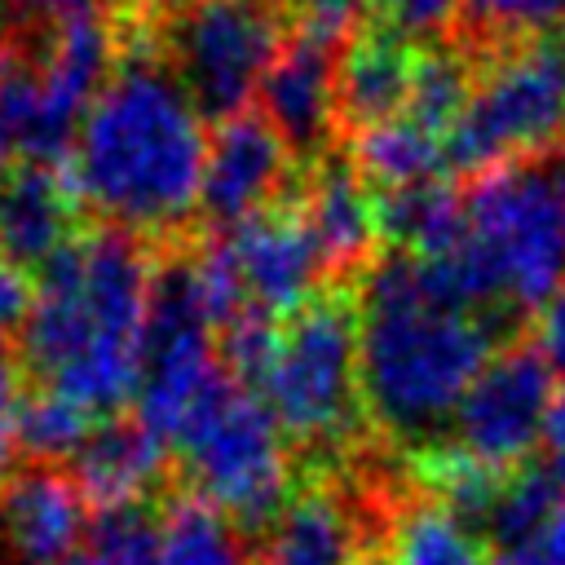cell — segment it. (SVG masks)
<instances>
[{"label": "cell", "instance_id": "6da1fadb", "mask_svg": "<svg viewBox=\"0 0 565 565\" xmlns=\"http://www.w3.org/2000/svg\"><path fill=\"white\" fill-rule=\"evenodd\" d=\"M203 110L163 53L132 49L71 146V190L124 234L177 230L203 194Z\"/></svg>", "mask_w": 565, "mask_h": 565}, {"label": "cell", "instance_id": "7a4b0ae2", "mask_svg": "<svg viewBox=\"0 0 565 565\" xmlns=\"http://www.w3.org/2000/svg\"><path fill=\"white\" fill-rule=\"evenodd\" d=\"M154 265L124 230L71 238L40 265L35 300L22 322V358L88 415H110L141 388L146 318Z\"/></svg>", "mask_w": 565, "mask_h": 565}, {"label": "cell", "instance_id": "3957f363", "mask_svg": "<svg viewBox=\"0 0 565 565\" xmlns=\"http://www.w3.org/2000/svg\"><path fill=\"white\" fill-rule=\"evenodd\" d=\"M490 362V327L450 305L424 256L393 252L362 282L358 371L362 406L393 437H428L455 419Z\"/></svg>", "mask_w": 565, "mask_h": 565}, {"label": "cell", "instance_id": "277c9868", "mask_svg": "<svg viewBox=\"0 0 565 565\" xmlns=\"http://www.w3.org/2000/svg\"><path fill=\"white\" fill-rule=\"evenodd\" d=\"M441 260L468 305L543 309L565 287V146L481 172L463 194V234Z\"/></svg>", "mask_w": 565, "mask_h": 565}, {"label": "cell", "instance_id": "5b68a950", "mask_svg": "<svg viewBox=\"0 0 565 565\" xmlns=\"http://www.w3.org/2000/svg\"><path fill=\"white\" fill-rule=\"evenodd\" d=\"M177 450L194 494L221 508L230 521L265 525L287 508V433L278 428L269 406L234 375H221V384L203 397V406L177 437Z\"/></svg>", "mask_w": 565, "mask_h": 565}, {"label": "cell", "instance_id": "8992f818", "mask_svg": "<svg viewBox=\"0 0 565 565\" xmlns=\"http://www.w3.org/2000/svg\"><path fill=\"white\" fill-rule=\"evenodd\" d=\"M260 402L287 433V441L327 450L340 446L362 406L358 371V318L344 300L327 296L291 313L274 362L260 375Z\"/></svg>", "mask_w": 565, "mask_h": 565}, {"label": "cell", "instance_id": "52a82bcc", "mask_svg": "<svg viewBox=\"0 0 565 565\" xmlns=\"http://www.w3.org/2000/svg\"><path fill=\"white\" fill-rule=\"evenodd\" d=\"M556 146H565V40L539 35L477 79L463 119L446 137V163L490 172Z\"/></svg>", "mask_w": 565, "mask_h": 565}, {"label": "cell", "instance_id": "ba28073f", "mask_svg": "<svg viewBox=\"0 0 565 565\" xmlns=\"http://www.w3.org/2000/svg\"><path fill=\"white\" fill-rule=\"evenodd\" d=\"M216 318L203 300L194 260H168L154 274L150 318H146V353H141V388L137 419L168 446L185 433L203 397L221 384L216 366Z\"/></svg>", "mask_w": 565, "mask_h": 565}, {"label": "cell", "instance_id": "9c48e42d", "mask_svg": "<svg viewBox=\"0 0 565 565\" xmlns=\"http://www.w3.org/2000/svg\"><path fill=\"white\" fill-rule=\"evenodd\" d=\"M278 49V18L265 0H185L163 26L168 66L212 119H234L260 97Z\"/></svg>", "mask_w": 565, "mask_h": 565}, {"label": "cell", "instance_id": "30bf717a", "mask_svg": "<svg viewBox=\"0 0 565 565\" xmlns=\"http://www.w3.org/2000/svg\"><path fill=\"white\" fill-rule=\"evenodd\" d=\"M556 375L539 349L512 344L490 353L472 388L455 411V450L499 477L516 468L547 433L556 415Z\"/></svg>", "mask_w": 565, "mask_h": 565}, {"label": "cell", "instance_id": "8fae6325", "mask_svg": "<svg viewBox=\"0 0 565 565\" xmlns=\"http://www.w3.org/2000/svg\"><path fill=\"white\" fill-rule=\"evenodd\" d=\"M221 243L238 269L247 305L265 313H300L305 305H313V287L327 265L305 216L287 207H265L252 221L234 225Z\"/></svg>", "mask_w": 565, "mask_h": 565}, {"label": "cell", "instance_id": "7c38bea8", "mask_svg": "<svg viewBox=\"0 0 565 565\" xmlns=\"http://www.w3.org/2000/svg\"><path fill=\"white\" fill-rule=\"evenodd\" d=\"M88 534V494L75 477L31 463L0 481V552L13 565H66Z\"/></svg>", "mask_w": 565, "mask_h": 565}, {"label": "cell", "instance_id": "4fadbf2b", "mask_svg": "<svg viewBox=\"0 0 565 565\" xmlns=\"http://www.w3.org/2000/svg\"><path fill=\"white\" fill-rule=\"evenodd\" d=\"M291 146L260 119V115H234L221 119L207 137L203 159V194L199 207L216 225H243L256 212L269 207V199L282 190L291 168Z\"/></svg>", "mask_w": 565, "mask_h": 565}, {"label": "cell", "instance_id": "5bb4252c", "mask_svg": "<svg viewBox=\"0 0 565 565\" xmlns=\"http://www.w3.org/2000/svg\"><path fill=\"white\" fill-rule=\"evenodd\" d=\"M335 66H340V40L305 31V26L282 40V49L269 62V75L260 84V119L287 146L313 150L327 137L331 119L340 115Z\"/></svg>", "mask_w": 565, "mask_h": 565}, {"label": "cell", "instance_id": "9a60e30c", "mask_svg": "<svg viewBox=\"0 0 565 565\" xmlns=\"http://www.w3.org/2000/svg\"><path fill=\"white\" fill-rule=\"evenodd\" d=\"M490 565H565V490L552 472L503 477L481 512Z\"/></svg>", "mask_w": 565, "mask_h": 565}, {"label": "cell", "instance_id": "2e32d148", "mask_svg": "<svg viewBox=\"0 0 565 565\" xmlns=\"http://www.w3.org/2000/svg\"><path fill=\"white\" fill-rule=\"evenodd\" d=\"M375 539L362 525L353 499L335 486L291 494L274 516V530L256 565H366Z\"/></svg>", "mask_w": 565, "mask_h": 565}, {"label": "cell", "instance_id": "e0dca14e", "mask_svg": "<svg viewBox=\"0 0 565 565\" xmlns=\"http://www.w3.org/2000/svg\"><path fill=\"white\" fill-rule=\"evenodd\" d=\"M75 115L35 66H9L0 75V168H49L57 163L79 132Z\"/></svg>", "mask_w": 565, "mask_h": 565}, {"label": "cell", "instance_id": "ac0fdd59", "mask_svg": "<svg viewBox=\"0 0 565 565\" xmlns=\"http://www.w3.org/2000/svg\"><path fill=\"white\" fill-rule=\"evenodd\" d=\"M411 75H415V53L402 35H393L384 26L353 35L340 49V66H335L340 119L353 132L384 124V119H397V110L411 97Z\"/></svg>", "mask_w": 565, "mask_h": 565}, {"label": "cell", "instance_id": "d6986e66", "mask_svg": "<svg viewBox=\"0 0 565 565\" xmlns=\"http://www.w3.org/2000/svg\"><path fill=\"white\" fill-rule=\"evenodd\" d=\"M163 441L141 419H106L75 455V481L102 508H137L163 472Z\"/></svg>", "mask_w": 565, "mask_h": 565}, {"label": "cell", "instance_id": "ffe728a7", "mask_svg": "<svg viewBox=\"0 0 565 565\" xmlns=\"http://www.w3.org/2000/svg\"><path fill=\"white\" fill-rule=\"evenodd\" d=\"M71 243V194L49 168H13L0 181V252L4 260L44 265Z\"/></svg>", "mask_w": 565, "mask_h": 565}, {"label": "cell", "instance_id": "44dd1931", "mask_svg": "<svg viewBox=\"0 0 565 565\" xmlns=\"http://www.w3.org/2000/svg\"><path fill=\"white\" fill-rule=\"evenodd\" d=\"M305 225L318 243L327 269H353L366 260L375 230V199H366L362 177L344 159H327L305 190Z\"/></svg>", "mask_w": 565, "mask_h": 565}, {"label": "cell", "instance_id": "7402d4cb", "mask_svg": "<svg viewBox=\"0 0 565 565\" xmlns=\"http://www.w3.org/2000/svg\"><path fill=\"white\" fill-rule=\"evenodd\" d=\"M375 547L380 565H490L481 534L433 494L393 512Z\"/></svg>", "mask_w": 565, "mask_h": 565}, {"label": "cell", "instance_id": "603a6c76", "mask_svg": "<svg viewBox=\"0 0 565 565\" xmlns=\"http://www.w3.org/2000/svg\"><path fill=\"white\" fill-rule=\"evenodd\" d=\"M375 230L406 247V256H446L463 234V199L441 181L384 190L375 199Z\"/></svg>", "mask_w": 565, "mask_h": 565}, {"label": "cell", "instance_id": "cb8c5ba5", "mask_svg": "<svg viewBox=\"0 0 565 565\" xmlns=\"http://www.w3.org/2000/svg\"><path fill=\"white\" fill-rule=\"evenodd\" d=\"M353 172L380 181L384 190H402V185H424L437 181L446 163V137L428 132L424 124H415L411 115L371 124L353 137Z\"/></svg>", "mask_w": 565, "mask_h": 565}, {"label": "cell", "instance_id": "d4e9b609", "mask_svg": "<svg viewBox=\"0 0 565 565\" xmlns=\"http://www.w3.org/2000/svg\"><path fill=\"white\" fill-rule=\"evenodd\" d=\"M154 521L163 565H252L238 521H230L199 494H177Z\"/></svg>", "mask_w": 565, "mask_h": 565}, {"label": "cell", "instance_id": "484cf974", "mask_svg": "<svg viewBox=\"0 0 565 565\" xmlns=\"http://www.w3.org/2000/svg\"><path fill=\"white\" fill-rule=\"evenodd\" d=\"M472 71L459 53L450 49H433L415 57V75H411V97H406V115L415 124H424L437 137H450V128L463 119L468 97H472Z\"/></svg>", "mask_w": 565, "mask_h": 565}, {"label": "cell", "instance_id": "4316f807", "mask_svg": "<svg viewBox=\"0 0 565 565\" xmlns=\"http://www.w3.org/2000/svg\"><path fill=\"white\" fill-rule=\"evenodd\" d=\"M93 428V415L53 388H35L18 402V450H26L35 463L53 468L57 459H75Z\"/></svg>", "mask_w": 565, "mask_h": 565}, {"label": "cell", "instance_id": "83f0119b", "mask_svg": "<svg viewBox=\"0 0 565 565\" xmlns=\"http://www.w3.org/2000/svg\"><path fill=\"white\" fill-rule=\"evenodd\" d=\"M66 565H163L159 556V521L137 508H102L88 525L79 552Z\"/></svg>", "mask_w": 565, "mask_h": 565}, {"label": "cell", "instance_id": "f1b7e54d", "mask_svg": "<svg viewBox=\"0 0 565 565\" xmlns=\"http://www.w3.org/2000/svg\"><path fill=\"white\" fill-rule=\"evenodd\" d=\"M282 340V327L274 313L256 309V305H243L225 327H221V349H225V362L234 371L238 384H260L265 366L274 362V349Z\"/></svg>", "mask_w": 565, "mask_h": 565}, {"label": "cell", "instance_id": "f546056e", "mask_svg": "<svg viewBox=\"0 0 565 565\" xmlns=\"http://www.w3.org/2000/svg\"><path fill=\"white\" fill-rule=\"evenodd\" d=\"M463 9L499 35H530L539 40V31L565 26V0H463Z\"/></svg>", "mask_w": 565, "mask_h": 565}, {"label": "cell", "instance_id": "4dcf8cb0", "mask_svg": "<svg viewBox=\"0 0 565 565\" xmlns=\"http://www.w3.org/2000/svg\"><path fill=\"white\" fill-rule=\"evenodd\" d=\"M463 9V0H375L380 26L402 35V40H428L441 35L455 13Z\"/></svg>", "mask_w": 565, "mask_h": 565}, {"label": "cell", "instance_id": "1f68e13d", "mask_svg": "<svg viewBox=\"0 0 565 565\" xmlns=\"http://www.w3.org/2000/svg\"><path fill=\"white\" fill-rule=\"evenodd\" d=\"M13 450H18V366L0 340V477H4Z\"/></svg>", "mask_w": 565, "mask_h": 565}, {"label": "cell", "instance_id": "d6a6232c", "mask_svg": "<svg viewBox=\"0 0 565 565\" xmlns=\"http://www.w3.org/2000/svg\"><path fill=\"white\" fill-rule=\"evenodd\" d=\"M534 349L543 353V362L552 366V375L565 380V287L539 309V344Z\"/></svg>", "mask_w": 565, "mask_h": 565}, {"label": "cell", "instance_id": "836d02e7", "mask_svg": "<svg viewBox=\"0 0 565 565\" xmlns=\"http://www.w3.org/2000/svg\"><path fill=\"white\" fill-rule=\"evenodd\" d=\"M31 300H35V291H31L26 274H22L13 260L0 256V331L22 327L26 313H31Z\"/></svg>", "mask_w": 565, "mask_h": 565}, {"label": "cell", "instance_id": "e575fe53", "mask_svg": "<svg viewBox=\"0 0 565 565\" xmlns=\"http://www.w3.org/2000/svg\"><path fill=\"white\" fill-rule=\"evenodd\" d=\"M296 4L305 13V31H318V35H331V40H340V31L362 9V0H296Z\"/></svg>", "mask_w": 565, "mask_h": 565}, {"label": "cell", "instance_id": "d590c367", "mask_svg": "<svg viewBox=\"0 0 565 565\" xmlns=\"http://www.w3.org/2000/svg\"><path fill=\"white\" fill-rule=\"evenodd\" d=\"M18 13H31V18H49V22H71V18H88L97 0H9Z\"/></svg>", "mask_w": 565, "mask_h": 565}, {"label": "cell", "instance_id": "8d00e7d4", "mask_svg": "<svg viewBox=\"0 0 565 565\" xmlns=\"http://www.w3.org/2000/svg\"><path fill=\"white\" fill-rule=\"evenodd\" d=\"M552 450H556V463H552V477L561 481V490H565V397L556 402V415H552Z\"/></svg>", "mask_w": 565, "mask_h": 565}, {"label": "cell", "instance_id": "74e56055", "mask_svg": "<svg viewBox=\"0 0 565 565\" xmlns=\"http://www.w3.org/2000/svg\"><path fill=\"white\" fill-rule=\"evenodd\" d=\"M4 71H9V49L0 44V75H4Z\"/></svg>", "mask_w": 565, "mask_h": 565}, {"label": "cell", "instance_id": "f35d334b", "mask_svg": "<svg viewBox=\"0 0 565 565\" xmlns=\"http://www.w3.org/2000/svg\"><path fill=\"white\" fill-rule=\"evenodd\" d=\"M146 4H150V0H146Z\"/></svg>", "mask_w": 565, "mask_h": 565}]
</instances>
